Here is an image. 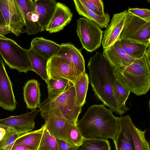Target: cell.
<instances>
[{
  "label": "cell",
  "instance_id": "26",
  "mask_svg": "<svg viewBox=\"0 0 150 150\" xmlns=\"http://www.w3.org/2000/svg\"><path fill=\"white\" fill-rule=\"evenodd\" d=\"M89 82L88 75L85 72L78 78L74 84L76 93V103L78 106L82 107L85 103Z\"/></svg>",
  "mask_w": 150,
  "mask_h": 150
},
{
  "label": "cell",
  "instance_id": "14",
  "mask_svg": "<svg viewBox=\"0 0 150 150\" xmlns=\"http://www.w3.org/2000/svg\"><path fill=\"white\" fill-rule=\"evenodd\" d=\"M127 12V11L125 10L113 15L110 23L104 32L102 41L104 49L110 47L118 41Z\"/></svg>",
  "mask_w": 150,
  "mask_h": 150
},
{
  "label": "cell",
  "instance_id": "3",
  "mask_svg": "<svg viewBox=\"0 0 150 150\" xmlns=\"http://www.w3.org/2000/svg\"><path fill=\"white\" fill-rule=\"evenodd\" d=\"M117 80L130 93L140 96L150 88V46L144 55L129 66L114 69Z\"/></svg>",
  "mask_w": 150,
  "mask_h": 150
},
{
  "label": "cell",
  "instance_id": "28",
  "mask_svg": "<svg viewBox=\"0 0 150 150\" xmlns=\"http://www.w3.org/2000/svg\"><path fill=\"white\" fill-rule=\"evenodd\" d=\"M130 129L134 144V150H150L149 144L145 138L147 130H142L132 122Z\"/></svg>",
  "mask_w": 150,
  "mask_h": 150
},
{
  "label": "cell",
  "instance_id": "27",
  "mask_svg": "<svg viewBox=\"0 0 150 150\" xmlns=\"http://www.w3.org/2000/svg\"><path fill=\"white\" fill-rule=\"evenodd\" d=\"M113 90L118 108L123 114L129 110L125 105V102L130 92L123 86L116 78L113 84Z\"/></svg>",
  "mask_w": 150,
  "mask_h": 150
},
{
  "label": "cell",
  "instance_id": "16",
  "mask_svg": "<svg viewBox=\"0 0 150 150\" xmlns=\"http://www.w3.org/2000/svg\"><path fill=\"white\" fill-rule=\"evenodd\" d=\"M73 15L67 6L63 3L57 2L54 14L45 30L52 33L63 30L70 23Z\"/></svg>",
  "mask_w": 150,
  "mask_h": 150
},
{
  "label": "cell",
  "instance_id": "13",
  "mask_svg": "<svg viewBox=\"0 0 150 150\" xmlns=\"http://www.w3.org/2000/svg\"><path fill=\"white\" fill-rule=\"evenodd\" d=\"M16 1L25 22V33L30 35L42 32L38 22V17L34 11V1L16 0Z\"/></svg>",
  "mask_w": 150,
  "mask_h": 150
},
{
  "label": "cell",
  "instance_id": "8",
  "mask_svg": "<svg viewBox=\"0 0 150 150\" xmlns=\"http://www.w3.org/2000/svg\"><path fill=\"white\" fill-rule=\"evenodd\" d=\"M0 9L10 33L18 37L25 33V22L16 0H0Z\"/></svg>",
  "mask_w": 150,
  "mask_h": 150
},
{
  "label": "cell",
  "instance_id": "12",
  "mask_svg": "<svg viewBox=\"0 0 150 150\" xmlns=\"http://www.w3.org/2000/svg\"><path fill=\"white\" fill-rule=\"evenodd\" d=\"M60 56L69 64L79 77L85 72V60L80 50L73 44L62 43L57 54Z\"/></svg>",
  "mask_w": 150,
  "mask_h": 150
},
{
  "label": "cell",
  "instance_id": "18",
  "mask_svg": "<svg viewBox=\"0 0 150 150\" xmlns=\"http://www.w3.org/2000/svg\"><path fill=\"white\" fill-rule=\"evenodd\" d=\"M34 11L38 17L41 31L46 28L54 12L57 2L55 0H34Z\"/></svg>",
  "mask_w": 150,
  "mask_h": 150
},
{
  "label": "cell",
  "instance_id": "19",
  "mask_svg": "<svg viewBox=\"0 0 150 150\" xmlns=\"http://www.w3.org/2000/svg\"><path fill=\"white\" fill-rule=\"evenodd\" d=\"M30 47L37 54L48 60L57 55L60 49V45L42 37H38L32 40Z\"/></svg>",
  "mask_w": 150,
  "mask_h": 150
},
{
  "label": "cell",
  "instance_id": "24",
  "mask_svg": "<svg viewBox=\"0 0 150 150\" xmlns=\"http://www.w3.org/2000/svg\"><path fill=\"white\" fill-rule=\"evenodd\" d=\"M28 54L32 71L39 75L47 84L49 80L46 70L48 60L35 52L31 47L28 49Z\"/></svg>",
  "mask_w": 150,
  "mask_h": 150
},
{
  "label": "cell",
  "instance_id": "1",
  "mask_svg": "<svg viewBox=\"0 0 150 150\" xmlns=\"http://www.w3.org/2000/svg\"><path fill=\"white\" fill-rule=\"evenodd\" d=\"M88 67L89 81L95 95L112 112L123 114L118 108L113 92V85L116 79L114 67L103 54L98 51L90 57Z\"/></svg>",
  "mask_w": 150,
  "mask_h": 150
},
{
  "label": "cell",
  "instance_id": "34",
  "mask_svg": "<svg viewBox=\"0 0 150 150\" xmlns=\"http://www.w3.org/2000/svg\"><path fill=\"white\" fill-rule=\"evenodd\" d=\"M88 8L99 16L105 14L104 4L102 0H80Z\"/></svg>",
  "mask_w": 150,
  "mask_h": 150
},
{
  "label": "cell",
  "instance_id": "10",
  "mask_svg": "<svg viewBox=\"0 0 150 150\" xmlns=\"http://www.w3.org/2000/svg\"><path fill=\"white\" fill-rule=\"evenodd\" d=\"M40 110H33L28 113L18 116H12L0 120V127L6 130L11 128L21 135L30 132L35 127L34 119Z\"/></svg>",
  "mask_w": 150,
  "mask_h": 150
},
{
  "label": "cell",
  "instance_id": "2",
  "mask_svg": "<svg viewBox=\"0 0 150 150\" xmlns=\"http://www.w3.org/2000/svg\"><path fill=\"white\" fill-rule=\"evenodd\" d=\"M103 105H94L88 109L76 125L84 139L113 141L118 133V117Z\"/></svg>",
  "mask_w": 150,
  "mask_h": 150
},
{
  "label": "cell",
  "instance_id": "4",
  "mask_svg": "<svg viewBox=\"0 0 150 150\" xmlns=\"http://www.w3.org/2000/svg\"><path fill=\"white\" fill-rule=\"evenodd\" d=\"M82 107L76 105L75 87L71 82L62 93L53 98H47L40 103L39 108L44 120L60 118L71 124H76Z\"/></svg>",
  "mask_w": 150,
  "mask_h": 150
},
{
  "label": "cell",
  "instance_id": "22",
  "mask_svg": "<svg viewBox=\"0 0 150 150\" xmlns=\"http://www.w3.org/2000/svg\"><path fill=\"white\" fill-rule=\"evenodd\" d=\"M76 9L80 15L97 23L101 28H106L110 21V15L108 13L99 16L88 8L80 0L73 1Z\"/></svg>",
  "mask_w": 150,
  "mask_h": 150
},
{
  "label": "cell",
  "instance_id": "29",
  "mask_svg": "<svg viewBox=\"0 0 150 150\" xmlns=\"http://www.w3.org/2000/svg\"><path fill=\"white\" fill-rule=\"evenodd\" d=\"M71 82L69 80L62 79H54L49 78L47 84L49 98H54L62 93Z\"/></svg>",
  "mask_w": 150,
  "mask_h": 150
},
{
  "label": "cell",
  "instance_id": "35",
  "mask_svg": "<svg viewBox=\"0 0 150 150\" xmlns=\"http://www.w3.org/2000/svg\"><path fill=\"white\" fill-rule=\"evenodd\" d=\"M128 12L147 21H150V10L147 8H130Z\"/></svg>",
  "mask_w": 150,
  "mask_h": 150
},
{
  "label": "cell",
  "instance_id": "9",
  "mask_svg": "<svg viewBox=\"0 0 150 150\" xmlns=\"http://www.w3.org/2000/svg\"><path fill=\"white\" fill-rule=\"evenodd\" d=\"M46 70L49 78L65 79L73 84L79 78L71 67L63 58L57 55L48 60Z\"/></svg>",
  "mask_w": 150,
  "mask_h": 150
},
{
  "label": "cell",
  "instance_id": "21",
  "mask_svg": "<svg viewBox=\"0 0 150 150\" xmlns=\"http://www.w3.org/2000/svg\"><path fill=\"white\" fill-rule=\"evenodd\" d=\"M45 120L46 128L52 135L57 139L63 140L70 144L67 134V129L70 123L65 119L58 117H51Z\"/></svg>",
  "mask_w": 150,
  "mask_h": 150
},
{
  "label": "cell",
  "instance_id": "6",
  "mask_svg": "<svg viewBox=\"0 0 150 150\" xmlns=\"http://www.w3.org/2000/svg\"><path fill=\"white\" fill-rule=\"evenodd\" d=\"M150 21H147L127 12L118 40H128L149 45Z\"/></svg>",
  "mask_w": 150,
  "mask_h": 150
},
{
  "label": "cell",
  "instance_id": "15",
  "mask_svg": "<svg viewBox=\"0 0 150 150\" xmlns=\"http://www.w3.org/2000/svg\"><path fill=\"white\" fill-rule=\"evenodd\" d=\"M119 128L113 141L115 150H134V144L130 129L132 122L129 115L118 117Z\"/></svg>",
  "mask_w": 150,
  "mask_h": 150
},
{
  "label": "cell",
  "instance_id": "17",
  "mask_svg": "<svg viewBox=\"0 0 150 150\" xmlns=\"http://www.w3.org/2000/svg\"><path fill=\"white\" fill-rule=\"evenodd\" d=\"M103 54L115 69L127 67L135 60L127 54L118 40L104 49Z\"/></svg>",
  "mask_w": 150,
  "mask_h": 150
},
{
  "label": "cell",
  "instance_id": "37",
  "mask_svg": "<svg viewBox=\"0 0 150 150\" xmlns=\"http://www.w3.org/2000/svg\"><path fill=\"white\" fill-rule=\"evenodd\" d=\"M9 33L10 32L6 25L5 21L0 9V35L5 36Z\"/></svg>",
  "mask_w": 150,
  "mask_h": 150
},
{
  "label": "cell",
  "instance_id": "25",
  "mask_svg": "<svg viewBox=\"0 0 150 150\" xmlns=\"http://www.w3.org/2000/svg\"><path fill=\"white\" fill-rule=\"evenodd\" d=\"M119 41L127 54L135 59L142 57L146 53L148 47L150 46V44L128 40Z\"/></svg>",
  "mask_w": 150,
  "mask_h": 150
},
{
  "label": "cell",
  "instance_id": "36",
  "mask_svg": "<svg viewBox=\"0 0 150 150\" xmlns=\"http://www.w3.org/2000/svg\"><path fill=\"white\" fill-rule=\"evenodd\" d=\"M57 140L59 150H76L78 146L70 144L61 139Z\"/></svg>",
  "mask_w": 150,
  "mask_h": 150
},
{
  "label": "cell",
  "instance_id": "38",
  "mask_svg": "<svg viewBox=\"0 0 150 150\" xmlns=\"http://www.w3.org/2000/svg\"><path fill=\"white\" fill-rule=\"evenodd\" d=\"M11 150H30L26 147L22 146L13 145Z\"/></svg>",
  "mask_w": 150,
  "mask_h": 150
},
{
  "label": "cell",
  "instance_id": "23",
  "mask_svg": "<svg viewBox=\"0 0 150 150\" xmlns=\"http://www.w3.org/2000/svg\"><path fill=\"white\" fill-rule=\"evenodd\" d=\"M45 124L39 129L21 135L16 140L13 145L23 146L30 150H37L43 134Z\"/></svg>",
  "mask_w": 150,
  "mask_h": 150
},
{
  "label": "cell",
  "instance_id": "5",
  "mask_svg": "<svg viewBox=\"0 0 150 150\" xmlns=\"http://www.w3.org/2000/svg\"><path fill=\"white\" fill-rule=\"evenodd\" d=\"M0 54L11 69L26 73L32 71L28 50L20 46L13 40L0 35Z\"/></svg>",
  "mask_w": 150,
  "mask_h": 150
},
{
  "label": "cell",
  "instance_id": "31",
  "mask_svg": "<svg viewBox=\"0 0 150 150\" xmlns=\"http://www.w3.org/2000/svg\"><path fill=\"white\" fill-rule=\"evenodd\" d=\"M37 150H59L57 139L45 127Z\"/></svg>",
  "mask_w": 150,
  "mask_h": 150
},
{
  "label": "cell",
  "instance_id": "20",
  "mask_svg": "<svg viewBox=\"0 0 150 150\" xmlns=\"http://www.w3.org/2000/svg\"><path fill=\"white\" fill-rule=\"evenodd\" d=\"M40 84L35 79L27 81L23 87L24 99L27 108L32 110L40 106L41 92Z\"/></svg>",
  "mask_w": 150,
  "mask_h": 150
},
{
  "label": "cell",
  "instance_id": "32",
  "mask_svg": "<svg viewBox=\"0 0 150 150\" xmlns=\"http://www.w3.org/2000/svg\"><path fill=\"white\" fill-rule=\"evenodd\" d=\"M6 131L5 135L0 141V150H11L16 140L20 136L11 128H7Z\"/></svg>",
  "mask_w": 150,
  "mask_h": 150
},
{
  "label": "cell",
  "instance_id": "30",
  "mask_svg": "<svg viewBox=\"0 0 150 150\" xmlns=\"http://www.w3.org/2000/svg\"><path fill=\"white\" fill-rule=\"evenodd\" d=\"M76 150H111L108 140L84 139Z\"/></svg>",
  "mask_w": 150,
  "mask_h": 150
},
{
  "label": "cell",
  "instance_id": "11",
  "mask_svg": "<svg viewBox=\"0 0 150 150\" xmlns=\"http://www.w3.org/2000/svg\"><path fill=\"white\" fill-rule=\"evenodd\" d=\"M17 103L13 89V84L0 57V106L10 111L14 110Z\"/></svg>",
  "mask_w": 150,
  "mask_h": 150
},
{
  "label": "cell",
  "instance_id": "39",
  "mask_svg": "<svg viewBox=\"0 0 150 150\" xmlns=\"http://www.w3.org/2000/svg\"><path fill=\"white\" fill-rule=\"evenodd\" d=\"M6 130L4 128L0 127V141L4 137L6 133Z\"/></svg>",
  "mask_w": 150,
  "mask_h": 150
},
{
  "label": "cell",
  "instance_id": "7",
  "mask_svg": "<svg viewBox=\"0 0 150 150\" xmlns=\"http://www.w3.org/2000/svg\"><path fill=\"white\" fill-rule=\"evenodd\" d=\"M76 30L83 47L88 52H93L100 47L103 31L94 22L80 18L77 20Z\"/></svg>",
  "mask_w": 150,
  "mask_h": 150
},
{
  "label": "cell",
  "instance_id": "33",
  "mask_svg": "<svg viewBox=\"0 0 150 150\" xmlns=\"http://www.w3.org/2000/svg\"><path fill=\"white\" fill-rule=\"evenodd\" d=\"M67 134L69 143L72 145L79 146L81 144L84 139L76 124L70 123L67 129Z\"/></svg>",
  "mask_w": 150,
  "mask_h": 150
}]
</instances>
